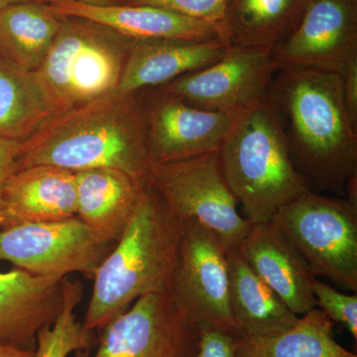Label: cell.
<instances>
[{
  "label": "cell",
  "instance_id": "obj_21",
  "mask_svg": "<svg viewBox=\"0 0 357 357\" xmlns=\"http://www.w3.org/2000/svg\"><path fill=\"white\" fill-rule=\"evenodd\" d=\"M62 16L44 1L13 4L0 10V58L35 72L50 51Z\"/></svg>",
  "mask_w": 357,
  "mask_h": 357
},
{
  "label": "cell",
  "instance_id": "obj_1",
  "mask_svg": "<svg viewBox=\"0 0 357 357\" xmlns=\"http://www.w3.org/2000/svg\"><path fill=\"white\" fill-rule=\"evenodd\" d=\"M268 98L283 126L291 160L311 191L347 196L357 177V126L340 75L312 69L275 73Z\"/></svg>",
  "mask_w": 357,
  "mask_h": 357
},
{
  "label": "cell",
  "instance_id": "obj_15",
  "mask_svg": "<svg viewBox=\"0 0 357 357\" xmlns=\"http://www.w3.org/2000/svg\"><path fill=\"white\" fill-rule=\"evenodd\" d=\"M77 215L75 173L49 165L26 167L7 178L0 192V230Z\"/></svg>",
  "mask_w": 357,
  "mask_h": 357
},
{
  "label": "cell",
  "instance_id": "obj_27",
  "mask_svg": "<svg viewBox=\"0 0 357 357\" xmlns=\"http://www.w3.org/2000/svg\"><path fill=\"white\" fill-rule=\"evenodd\" d=\"M317 307L321 310L333 323L342 324L354 340H357V295L345 294L317 279L314 284Z\"/></svg>",
  "mask_w": 357,
  "mask_h": 357
},
{
  "label": "cell",
  "instance_id": "obj_23",
  "mask_svg": "<svg viewBox=\"0 0 357 357\" xmlns=\"http://www.w3.org/2000/svg\"><path fill=\"white\" fill-rule=\"evenodd\" d=\"M309 0H229L225 25L230 45L273 50L298 25Z\"/></svg>",
  "mask_w": 357,
  "mask_h": 357
},
{
  "label": "cell",
  "instance_id": "obj_20",
  "mask_svg": "<svg viewBox=\"0 0 357 357\" xmlns=\"http://www.w3.org/2000/svg\"><path fill=\"white\" fill-rule=\"evenodd\" d=\"M229 307L239 335H267L292 326L299 317L253 271L239 249L227 251Z\"/></svg>",
  "mask_w": 357,
  "mask_h": 357
},
{
  "label": "cell",
  "instance_id": "obj_24",
  "mask_svg": "<svg viewBox=\"0 0 357 357\" xmlns=\"http://www.w3.org/2000/svg\"><path fill=\"white\" fill-rule=\"evenodd\" d=\"M54 115L35 73L0 58V137L25 141Z\"/></svg>",
  "mask_w": 357,
  "mask_h": 357
},
{
  "label": "cell",
  "instance_id": "obj_3",
  "mask_svg": "<svg viewBox=\"0 0 357 357\" xmlns=\"http://www.w3.org/2000/svg\"><path fill=\"white\" fill-rule=\"evenodd\" d=\"M184 227L185 220L147 185L126 231L93 277L86 330H102L142 296L171 293Z\"/></svg>",
  "mask_w": 357,
  "mask_h": 357
},
{
  "label": "cell",
  "instance_id": "obj_25",
  "mask_svg": "<svg viewBox=\"0 0 357 357\" xmlns=\"http://www.w3.org/2000/svg\"><path fill=\"white\" fill-rule=\"evenodd\" d=\"M83 295L81 282L64 279L62 311L53 325L39 331L33 357H68L72 352L86 351L93 347L96 332L86 330L75 314Z\"/></svg>",
  "mask_w": 357,
  "mask_h": 357
},
{
  "label": "cell",
  "instance_id": "obj_30",
  "mask_svg": "<svg viewBox=\"0 0 357 357\" xmlns=\"http://www.w3.org/2000/svg\"><path fill=\"white\" fill-rule=\"evenodd\" d=\"M344 93L347 110L352 122L357 126V59L352 61L344 76Z\"/></svg>",
  "mask_w": 357,
  "mask_h": 357
},
{
  "label": "cell",
  "instance_id": "obj_14",
  "mask_svg": "<svg viewBox=\"0 0 357 357\" xmlns=\"http://www.w3.org/2000/svg\"><path fill=\"white\" fill-rule=\"evenodd\" d=\"M64 279L37 276L20 268L0 272V345L36 349L39 331L53 325L62 311Z\"/></svg>",
  "mask_w": 357,
  "mask_h": 357
},
{
  "label": "cell",
  "instance_id": "obj_31",
  "mask_svg": "<svg viewBox=\"0 0 357 357\" xmlns=\"http://www.w3.org/2000/svg\"><path fill=\"white\" fill-rule=\"evenodd\" d=\"M34 352L35 351H22V349L0 345V357H33Z\"/></svg>",
  "mask_w": 357,
  "mask_h": 357
},
{
  "label": "cell",
  "instance_id": "obj_12",
  "mask_svg": "<svg viewBox=\"0 0 357 357\" xmlns=\"http://www.w3.org/2000/svg\"><path fill=\"white\" fill-rule=\"evenodd\" d=\"M277 70L312 69L344 76L357 59V0H309L290 35L272 50Z\"/></svg>",
  "mask_w": 357,
  "mask_h": 357
},
{
  "label": "cell",
  "instance_id": "obj_33",
  "mask_svg": "<svg viewBox=\"0 0 357 357\" xmlns=\"http://www.w3.org/2000/svg\"><path fill=\"white\" fill-rule=\"evenodd\" d=\"M27 1H44V0H0V10L7 6H13V4Z\"/></svg>",
  "mask_w": 357,
  "mask_h": 357
},
{
  "label": "cell",
  "instance_id": "obj_17",
  "mask_svg": "<svg viewBox=\"0 0 357 357\" xmlns=\"http://www.w3.org/2000/svg\"><path fill=\"white\" fill-rule=\"evenodd\" d=\"M48 4L58 15L93 21L132 41L225 40L220 29L211 23L158 7L93 6L77 0H56Z\"/></svg>",
  "mask_w": 357,
  "mask_h": 357
},
{
  "label": "cell",
  "instance_id": "obj_13",
  "mask_svg": "<svg viewBox=\"0 0 357 357\" xmlns=\"http://www.w3.org/2000/svg\"><path fill=\"white\" fill-rule=\"evenodd\" d=\"M158 93L146 109L141 110L152 165L218 150L241 112L199 109L178 96L162 91Z\"/></svg>",
  "mask_w": 357,
  "mask_h": 357
},
{
  "label": "cell",
  "instance_id": "obj_22",
  "mask_svg": "<svg viewBox=\"0 0 357 357\" xmlns=\"http://www.w3.org/2000/svg\"><path fill=\"white\" fill-rule=\"evenodd\" d=\"M333 321L319 307L298 318L292 326L267 335L234 337L236 357H357L338 344Z\"/></svg>",
  "mask_w": 357,
  "mask_h": 357
},
{
  "label": "cell",
  "instance_id": "obj_16",
  "mask_svg": "<svg viewBox=\"0 0 357 357\" xmlns=\"http://www.w3.org/2000/svg\"><path fill=\"white\" fill-rule=\"evenodd\" d=\"M249 266L298 317L316 309L317 277L273 222L252 225L238 248Z\"/></svg>",
  "mask_w": 357,
  "mask_h": 357
},
{
  "label": "cell",
  "instance_id": "obj_19",
  "mask_svg": "<svg viewBox=\"0 0 357 357\" xmlns=\"http://www.w3.org/2000/svg\"><path fill=\"white\" fill-rule=\"evenodd\" d=\"M77 217L98 236L117 241L137 210L147 185L128 173L110 168L75 173Z\"/></svg>",
  "mask_w": 357,
  "mask_h": 357
},
{
  "label": "cell",
  "instance_id": "obj_4",
  "mask_svg": "<svg viewBox=\"0 0 357 357\" xmlns=\"http://www.w3.org/2000/svg\"><path fill=\"white\" fill-rule=\"evenodd\" d=\"M218 156L243 217L252 225L271 222L282 206L311 191L293 165L280 116L268 96L238 112Z\"/></svg>",
  "mask_w": 357,
  "mask_h": 357
},
{
  "label": "cell",
  "instance_id": "obj_7",
  "mask_svg": "<svg viewBox=\"0 0 357 357\" xmlns=\"http://www.w3.org/2000/svg\"><path fill=\"white\" fill-rule=\"evenodd\" d=\"M148 185L178 218L197 220L215 232L227 250L238 248L252 227L239 213L223 176L218 149L153 165Z\"/></svg>",
  "mask_w": 357,
  "mask_h": 357
},
{
  "label": "cell",
  "instance_id": "obj_2",
  "mask_svg": "<svg viewBox=\"0 0 357 357\" xmlns=\"http://www.w3.org/2000/svg\"><path fill=\"white\" fill-rule=\"evenodd\" d=\"M49 165L70 172L110 168L149 185L152 172L141 109L115 93L54 115L22 142L17 170Z\"/></svg>",
  "mask_w": 357,
  "mask_h": 357
},
{
  "label": "cell",
  "instance_id": "obj_8",
  "mask_svg": "<svg viewBox=\"0 0 357 357\" xmlns=\"http://www.w3.org/2000/svg\"><path fill=\"white\" fill-rule=\"evenodd\" d=\"M116 243L98 236L76 215L0 230V261L48 278L82 273L93 279Z\"/></svg>",
  "mask_w": 357,
  "mask_h": 357
},
{
  "label": "cell",
  "instance_id": "obj_26",
  "mask_svg": "<svg viewBox=\"0 0 357 357\" xmlns=\"http://www.w3.org/2000/svg\"><path fill=\"white\" fill-rule=\"evenodd\" d=\"M128 6H145L167 9L181 15L211 23L227 40L225 25V8L229 0H119Z\"/></svg>",
  "mask_w": 357,
  "mask_h": 357
},
{
  "label": "cell",
  "instance_id": "obj_18",
  "mask_svg": "<svg viewBox=\"0 0 357 357\" xmlns=\"http://www.w3.org/2000/svg\"><path fill=\"white\" fill-rule=\"evenodd\" d=\"M229 45L220 38L210 41H133L115 93L131 96L141 89L165 86L217 62Z\"/></svg>",
  "mask_w": 357,
  "mask_h": 357
},
{
  "label": "cell",
  "instance_id": "obj_9",
  "mask_svg": "<svg viewBox=\"0 0 357 357\" xmlns=\"http://www.w3.org/2000/svg\"><path fill=\"white\" fill-rule=\"evenodd\" d=\"M203 330L171 294H148L98 331L93 357H197Z\"/></svg>",
  "mask_w": 357,
  "mask_h": 357
},
{
  "label": "cell",
  "instance_id": "obj_32",
  "mask_svg": "<svg viewBox=\"0 0 357 357\" xmlns=\"http://www.w3.org/2000/svg\"><path fill=\"white\" fill-rule=\"evenodd\" d=\"M47 3L56 1V0H44ZM77 1L84 2V3L93 4V6H112V4L121 3L119 0H77Z\"/></svg>",
  "mask_w": 357,
  "mask_h": 357
},
{
  "label": "cell",
  "instance_id": "obj_28",
  "mask_svg": "<svg viewBox=\"0 0 357 357\" xmlns=\"http://www.w3.org/2000/svg\"><path fill=\"white\" fill-rule=\"evenodd\" d=\"M234 337L215 328H204L197 357H236Z\"/></svg>",
  "mask_w": 357,
  "mask_h": 357
},
{
  "label": "cell",
  "instance_id": "obj_5",
  "mask_svg": "<svg viewBox=\"0 0 357 357\" xmlns=\"http://www.w3.org/2000/svg\"><path fill=\"white\" fill-rule=\"evenodd\" d=\"M132 43L93 21L62 16L60 31L34 72L56 115L114 93Z\"/></svg>",
  "mask_w": 357,
  "mask_h": 357
},
{
  "label": "cell",
  "instance_id": "obj_11",
  "mask_svg": "<svg viewBox=\"0 0 357 357\" xmlns=\"http://www.w3.org/2000/svg\"><path fill=\"white\" fill-rule=\"evenodd\" d=\"M276 69L270 49L229 45L217 62L160 86L199 109L236 112L268 96Z\"/></svg>",
  "mask_w": 357,
  "mask_h": 357
},
{
  "label": "cell",
  "instance_id": "obj_29",
  "mask_svg": "<svg viewBox=\"0 0 357 357\" xmlns=\"http://www.w3.org/2000/svg\"><path fill=\"white\" fill-rule=\"evenodd\" d=\"M23 141L0 137V192L11 174L17 170Z\"/></svg>",
  "mask_w": 357,
  "mask_h": 357
},
{
  "label": "cell",
  "instance_id": "obj_6",
  "mask_svg": "<svg viewBox=\"0 0 357 357\" xmlns=\"http://www.w3.org/2000/svg\"><path fill=\"white\" fill-rule=\"evenodd\" d=\"M271 222L314 276L357 293V198L307 191L282 206Z\"/></svg>",
  "mask_w": 357,
  "mask_h": 357
},
{
  "label": "cell",
  "instance_id": "obj_10",
  "mask_svg": "<svg viewBox=\"0 0 357 357\" xmlns=\"http://www.w3.org/2000/svg\"><path fill=\"white\" fill-rule=\"evenodd\" d=\"M227 248L208 227L185 220L171 295L203 326L238 337L229 307Z\"/></svg>",
  "mask_w": 357,
  "mask_h": 357
}]
</instances>
